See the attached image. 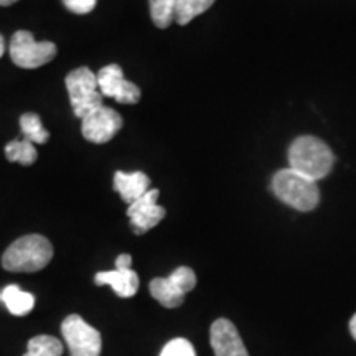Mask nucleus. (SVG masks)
Segmentation results:
<instances>
[{
	"label": "nucleus",
	"instance_id": "24",
	"mask_svg": "<svg viewBox=\"0 0 356 356\" xmlns=\"http://www.w3.org/2000/svg\"><path fill=\"white\" fill-rule=\"evenodd\" d=\"M3 51H6V40H3L2 35H0V58H2Z\"/></svg>",
	"mask_w": 356,
	"mask_h": 356
},
{
	"label": "nucleus",
	"instance_id": "5",
	"mask_svg": "<svg viewBox=\"0 0 356 356\" xmlns=\"http://www.w3.org/2000/svg\"><path fill=\"white\" fill-rule=\"evenodd\" d=\"M197 286V275L186 266L177 267L168 277L150 280V296L167 309H177L185 302V296Z\"/></svg>",
	"mask_w": 356,
	"mask_h": 356
},
{
	"label": "nucleus",
	"instance_id": "12",
	"mask_svg": "<svg viewBox=\"0 0 356 356\" xmlns=\"http://www.w3.org/2000/svg\"><path fill=\"white\" fill-rule=\"evenodd\" d=\"M96 286H111L122 299H131L139 291V275L132 269H114L95 275Z\"/></svg>",
	"mask_w": 356,
	"mask_h": 356
},
{
	"label": "nucleus",
	"instance_id": "13",
	"mask_svg": "<svg viewBox=\"0 0 356 356\" xmlns=\"http://www.w3.org/2000/svg\"><path fill=\"white\" fill-rule=\"evenodd\" d=\"M150 178L144 172H115L114 173V190L121 195L122 202L132 204L144 197L150 188Z\"/></svg>",
	"mask_w": 356,
	"mask_h": 356
},
{
	"label": "nucleus",
	"instance_id": "19",
	"mask_svg": "<svg viewBox=\"0 0 356 356\" xmlns=\"http://www.w3.org/2000/svg\"><path fill=\"white\" fill-rule=\"evenodd\" d=\"M20 129L25 139L32 142V144H44V142L50 139V132L44 131V127L42 126V119L33 113L22 114Z\"/></svg>",
	"mask_w": 356,
	"mask_h": 356
},
{
	"label": "nucleus",
	"instance_id": "22",
	"mask_svg": "<svg viewBox=\"0 0 356 356\" xmlns=\"http://www.w3.org/2000/svg\"><path fill=\"white\" fill-rule=\"evenodd\" d=\"M132 256L131 254H121L115 259V269H132Z\"/></svg>",
	"mask_w": 356,
	"mask_h": 356
},
{
	"label": "nucleus",
	"instance_id": "6",
	"mask_svg": "<svg viewBox=\"0 0 356 356\" xmlns=\"http://www.w3.org/2000/svg\"><path fill=\"white\" fill-rule=\"evenodd\" d=\"M56 56V44L51 42H35L33 35L26 30L13 33L10 42V58L17 66L35 70L50 63Z\"/></svg>",
	"mask_w": 356,
	"mask_h": 356
},
{
	"label": "nucleus",
	"instance_id": "16",
	"mask_svg": "<svg viewBox=\"0 0 356 356\" xmlns=\"http://www.w3.org/2000/svg\"><path fill=\"white\" fill-rule=\"evenodd\" d=\"M63 355V343L55 337L38 335L33 337L26 346L24 356H61Z\"/></svg>",
	"mask_w": 356,
	"mask_h": 356
},
{
	"label": "nucleus",
	"instance_id": "3",
	"mask_svg": "<svg viewBox=\"0 0 356 356\" xmlns=\"http://www.w3.org/2000/svg\"><path fill=\"white\" fill-rule=\"evenodd\" d=\"M273 191L280 202L297 211L315 210L320 202L317 181L300 175L291 167L274 173Z\"/></svg>",
	"mask_w": 356,
	"mask_h": 356
},
{
	"label": "nucleus",
	"instance_id": "15",
	"mask_svg": "<svg viewBox=\"0 0 356 356\" xmlns=\"http://www.w3.org/2000/svg\"><path fill=\"white\" fill-rule=\"evenodd\" d=\"M6 157L10 160V162H19L22 165H32V163L37 162V149H35V144L30 140H12L6 145Z\"/></svg>",
	"mask_w": 356,
	"mask_h": 356
},
{
	"label": "nucleus",
	"instance_id": "25",
	"mask_svg": "<svg viewBox=\"0 0 356 356\" xmlns=\"http://www.w3.org/2000/svg\"><path fill=\"white\" fill-rule=\"evenodd\" d=\"M15 2H19V0H0V7H8Z\"/></svg>",
	"mask_w": 356,
	"mask_h": 356
},
{
	"label": "nucleus",
	"instance_id": "8",
	"mask_svg": "<svg viewBox=\"0 0 356 356\" xmlns=\"http://www.w3.org/2000/svg\"><path fill=\"white\" fill-rule=\"evenodd\" d=\"M122 118L118 111L108 106H99V108L88 113L81 119V132L83 137L92 144H106L121 131Z\"/></svg>",
	"mask_w": 356,
	"mask_h": 356
},
{
	"label": "nucleus",
	"instance_id": "18",
	"mask_svg": "<svg viewBox=\"0 0 356 356\" xmlns=\"http://www.w3.org/2000/svg\"><path fill=\"white\" fill-rule=\"evenodd\" d=\"M150 17L157 29H168L175 22L178 0H149Z\"/></svg>",
	"mask_w": 356,
	"mask_h": 356
},
{
	"label": "nucleus",
	"instance_id": "21",
	"mask_svg": "<svg viewBox=\"0 0 356 356\" xmlns=\"http://www.w3.org/2000/svg\"><path fill=\"white\" fill-rule=\"evenodd\" d=\"M65 7L78 15H86L96 7V0H63Z\"/></svg>",
	"mask_w": 356,
	"mask_h": 356
},
{
	"label": "nucleus",
	"instance_id": "10",
	"mask_svg": "<svg viewBox=\"0 0 356 356\" xmlns=\"http://www.w3.org/2000/svg\"><path fill=\"white\" fill-rule=\"evenodd\" d=\"M159 190H149L144 197L129 204L127 216L136 234H144L159 225L167 215L165 208L157 203Z\"/></svg>",
	"mask_w": 356,
	"mask_h": 356
},
{
	"label": "nucleus",
	"instance_id": "7",
	"mask_svg": "<svg viewBox=\"0 0 356 356\" xmlns=\"http://www.w3.org/2000/svg\"><path fill=\"white\" fill-rule=\"evenodd\" d=\"M61 335L68 345L71 356H101V333L88 322L73 314L61 323Z\"/></svg>",
	"mask_w": 356,
	"mask_h": 356
},
{
	"label": "nucleus",
	"instance_id": "23",
	"mask_svg": "<svg viewBox=\"0 0 356 356\" xmlns=\"http://www.w3.org/2000/svg\"><path fill=\"white\" fill-rule=\"evenodd\" d=\"M350 332H351V337L356 340V314L350 320Z\"/></svg>",
	"mask_w": 356,
	"mask_h": 356
},
{
	"label": "nucleus",
	"instance_id": "2",
	"mask_svg": "<svg viewBox=\"0 0 356 356\" xmlns=\"http://www.w3.org/2000/svg\"><path fill=\"white\" fill-rule=\"evenodd\" d=\"M53 246L42 234H26L13 241L2 256V267L8 273H38L50 264Z\"/></svg>",
	"mask_w": 356,
	"mask_h": 356
},
{
	"label": "nucleus",
	"instance_id": "17",
	"mask_svg": "<svg viewBox=\"0 0 356 356\" xmlns=\"http://www.w3.org/2000/svg\"><path fill=\"white\" fill-rule=\"evenodd\" d=\"M215 0H178L175 22L178 25H188L195 17L207 12Z\"/></svg>",
	"mask_w": 356,
	"mask_h": 356
},
{
	"label": "nucleus",
	"instance_id": "9",
	"mask_svg": "<svg viewBox=\"0 0 356 356\" xmlns=\"http://www.w3.org/2000/svg\"><path fill=\"white\" fill-rule=\"evenodd\" d=\"M97 88L104 97H113L121 104H136L140 99V89L137 84L124 78V71L119 65H108L99 70Z\"/></svg>",
	"mask_w": 356,
	"mask_h": 356
},
{
	"label": "nucleus",
	"instance_id": "1",
	"mask_svg": "<svg viewBox=\"0 0 356 356\" xmlns=\"http://www.w3.org/2000/svg\"><path fill=\"white\" fill-rule=\"evenodd\" d=\"M335 155L330 147L314 136L297 137L289 147V165L310 180H322L332 172Z\"/></svg>",
	"mask_w": 356,
	"mask_h": 356
},
{
	"label": "nucleus",
	"instance_id": "11",
	"mask_svg": "<svg viewBox=\"0 0 356 356\" xmlns=\"http://www.w3.org/2000/svg\"><path fill=\"white\" fill-rule=\"evenodd\" d=\"M210 343L216 356H249L238 328L228 318H218L211 325Z\"/></svg>",
	"mask_w": 356,
	"mask_h": 356
},
{
	"label": "nucleus",
	"instance_id": "14",
	"mask_svg": "<svg viewBox=\"0 0 356 356\" xmlns=\"http://www.w3.org/2000/svg\"><path fill=\"white\" fill-rule=\"evenodd\" d=\"M0 302L6 304L7 310L15 317H24L30 314L35 307V296L30 292L22 291L19 286L12 284L0 292Z\"/></svg>",
	"mask_w": 356,
	"mask_h": 356
},
{
	"label": "nucleus",
	"instance_id": "4",
	"mask_svg": "<svg viewBox=\"0 0 356 356\" xmlns=\"http://www.w3.org/2000/svg\"><path fill=\"white\" fill-rule=\"evenodd\" d=\"M68 89L70 102L76 118L84 115L102 106V96L97 88V76L86 66L73 70L65 79Z\"/></svg>",
	"mask_w": 356,
	"mask_h": 356
},
{
	"label": "nucleus",
	"instance_id": "20",
	"mask_svg": "<svg viewBox=\"0 0 356 356\" xmlns=\"http://www.w3.org/2000/svg\"><path fill=\"white\" fill-rule=\"evenodd\" d=\"M160 356H197L193 345L185 338H175L170 340L160 351Z\"/></svg>",
	"mask_w": 356,
	"mask_h": 356
}]
</instances>
